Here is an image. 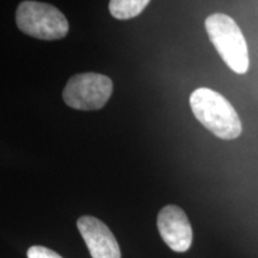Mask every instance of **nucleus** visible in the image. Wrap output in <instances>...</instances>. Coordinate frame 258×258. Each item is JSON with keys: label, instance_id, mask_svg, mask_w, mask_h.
<instances>
[{"label": "nucleus", "instance_id": "1", "mask_svg": "<svg viewBox=\"0 0 258 258\" xmlns=\"http://www.w3.org/2000/svg\"><path fill=\"white\" fill-rule=\"evenodd\" d=\"M189 102L195 117L215 137L222 140L240 137L243 125L239 116L221 93L200 88L190 95Z\"/></svg>", "mask_w": 258, "mask_h": 258}, {"label": "nucleus", "instance_id": "8", "mask_svg": "<svg viewBox=\"0 0 258 258\" xmlns=\"http://www.w3.org/2000/svg\"><path fill=\"white\" fill-rule=\"evenodd\" d=\"M28 258H62L55 251L44 246H31L28 250Z\"/></svg>", "mask_w": 258, "mask_h": 258}, {"label": "nucleus", "instance_id": "4", "mask_svg": "<svg viewBox=\"0 0 258 258\" xmlns=\"http://www.w3.org/2000/svg\"><path fill=\"white\" fill-rule=\"evenodd\" d=\"M112 95V82L99 73H82L73 76L64 86V103L77 110H99Z\"/></svg>", "mask_w": 258, "mask_h": 258}, {"label": "nucleus", "instance_id": "5", "mask_svg": "<svg viewBox=\"0 0 258 258\" xmlns=\"http://www.w3.org/2000/svg\"><path fill=\"white\" fill-rule=\"evenodd\" d=\"M157 225L159 233L171 250L185 252L192 243L191 225L182 208L165 206L158 214Z\"/></svg>", "mask_w": 258, "mask_h": 258}, {"label": "nucleus", "instance_id": "6", "mask_svg": "<svg viewBox=\"0 0 258 258\" xmlns=\"http://www.w3.org/2000/svg\"><path fill=\"white\" fill-rule=\"evenodd\" d=\"M77 226L92 258H121L117 240L104 222L85 215L78 219Z\"/></svg>", "mask_w": 258, "mask_h": 258}, {"label": "nucleus", "instance_id": "7", "mask_svg": "<svg viewBox=\"0 0 258 258\" xmlns=\"http://www.w3.org/2000/svg\"><path fill=\"white\" fill-rule=\"evenodd\" d=\"M148 4V0H112L109 3V11L112 17L124 21L137 17Z\"/></svg>", "mask_w": 258, "mask_h": 258}, {"label": "nucleus", "instance_id": "3", "mask_svg": "<svg viewBox=\"0 0 258 258\" xmlns=\"http://www.w3.org/2000/svg\"><path fill=\"white\" fill-rule=\"evenodd\" d=\"M19 30L40 40H59L67 35V18L55 6L40 2L21 3L16 12Z\"/></svg>", "mask_w": 258, "mask_h": 258}, {"label": "nucleus", "instance_id": "2", "mask_svg": "<svg viewBox=\"0 0 258 258\" xmlns=\"http://www.w3.org/2000/svg\"><path fill=\"white\" fill-rule=\"evenodd\" d=\"M209 40L230 69L237 74L249 71V48L239 25L228 15L214 14L205 23Z\"/></svg>", "mask_w": 258, "mask_h": 258}]
</instances>
